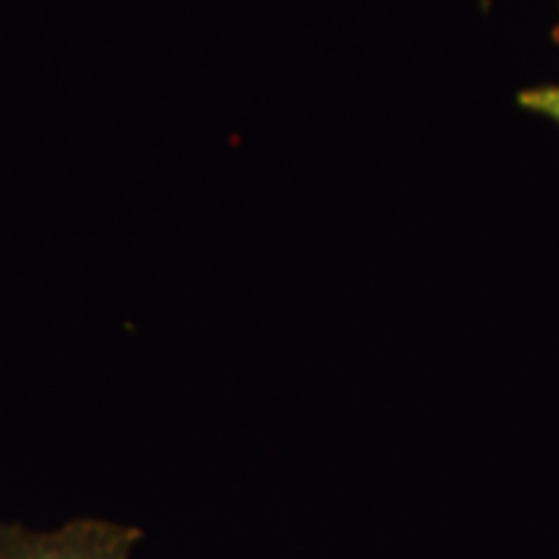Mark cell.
Wrapping results in <instances>:
<instances>
[{"mask_svg":"<svg viewBox=\"0 0 559 559\" xmlns=\"http://www.w3.org/2000/svg\"><path fill=\"white\" fill-rule=\"evenodd\" d=\"M141 539V528L112 520H69L55 531L2 522L0 559H131Z\"/></svg>","mask_w":559,"mask_h":559,"instance_id":"obj_1","label":"cell"},{"mask_svg":"<svg viewBox=\"0 0 559 559\" xmlns=\"http://www.w3.org/2000/svg\"><path fill=\"white\" fill-rule=\"evenodd\" d=\"M519 104L524 110L551 120L559 129V83L522 90L519 94Z\"/></svg>","mask_w":559,"mask_h":559,"instance_id":"obj_2","label":"cell"}]
</instances>
